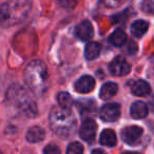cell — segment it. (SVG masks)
I'll return each instance as SVG.
<instances>
[{
    "label": "cell",
    "mask_w": 154,
    "mask_h": 154,
    "mask_svg": "<svg viewBox=\"0 0 154 154\" xmlns=\"http://www.w3.org/2000/svg\"><path fill=\"white\" fill-rule=\"evenodd\" d=\"M31 5V0H8L0 9L2 23L13 26L23 20L30 12Z\"/></svg>",
    "instance_id": "6da1fadb"
},
{
    "label": "cell",
    "mask_w": 154,
    "mask_h": 154,
    "mask_svg": "<svg viewBox=\"0 0 154 154\" xmlns=\"http://www.w3.org/2000/svg\"><path fill=\"white\" fill-rule=\"evenodd\" d=\"M48 78L47 66L40 60H33L24 70V80L28 87L36 94H41L45 90Z\"/></svg>",
    "instance_id": "7a4b0ae2"
},
{
    "label": "cell",
    "mask_w": 154,
    "mask_h": 154,
    "mask_svg": "<svg viewBox=\"0 0 154 154\" xmlns=\"http://www.w3.org/2000/svg\"><path fill=\"white\" fill-rule=\"evenodd\" d=\"M50 126L57 135L66 137L73 132L76 120L69 109L56 108L50 114Z\"/></svg>",
    "instance_id": "3957f363"
},
{
    "label": "cell",
    "mask_w": 154,
    "mask_h": 154,
    "mask_svg": "<svg viewBox=\"0 0 154 154\" xmlns=\"http://www.w3.org/2000/svg\"><path fill=\"white\" fill-rule=\"evenodd\" d=\"M8 100L21 110L26 116H34L37 112L36 103L31 99L29 94L20 87H13L8 91Z\"/></svg>",
    "instance_id": "277c9868"
},
{
    "label": "cell",
    "mask_w": 154,
    "mask_h": 154,
    "mask_svg": "<svg viewBox=\"0 0 154 154\" xmlns=\"http://www.w3.org/2000/svg\"><path fill=\"white\" fill-rule=\"evenodd\" d=\"M143 130L140 127L137 126H130L125 128L122 131V138L128 145H135L139 141Z\"/></svg>",
    "instance_id": "5b68a950"
},
{
    "label": "cell",
    "mask_w": 154,
    "mask_h": 154,
    "mask_svg": "<svg viewBox=\"0 0 154 154\" xmlns=\"http://www.w3.org/2000/svg\"><path fill=\"white\" fill-rule=\"evenodd\" d=\"M100 118L106 122H113L120 115V107L117 103H107L100 110Z\"/></svg>",
    "instance_id": "8992f818"
},
{
    "label": "cell",
    "mask_w": 154,
    "mask_h": 154,
    "mask_svg": "<svg viewBox=\"0 0 154 154\" xmlns=\"http://www.w3.org/2000/svg\"><path fill=\"white\" fill-rule=\"evenodd\" d=\"M131 66L122 57H116L109 64V71L114 76H124L129 74Z\"/></svg>",
    "instance_id": "52a82bcc"
},
{
    "label": "cell",
    "mask_w": 154,
    "mask_h": 154,
    "mask_svg": "<svg viewBox=\"0 0 154 154\" xmlns=\"http://www.w3.org/2000/svg\"><path fill=\"white\" fill-rule=\"evenodd\" d=\"M96 132H97L96 122L93 119L89 118V119H86L82 122V127H80V130H79V135L85 141L91 143V141L94 140Z\"/></svg>",
    "instance_id": "ba28073f"
},
{
    "label": "cell",
    "mask_w": 154,
    "mask_h": 154,
    "mask_svg": "<svg viewBox=\"0 0 154 154\" xmlns=\"http://www.w3.org/2000/svg\"><path fill=\"white\" fill-rule=\"evenodd\" d=\"M75 34L80 40H90L94 35V29L92 24L88 20H84L80 22L75 29Z\"/></svg>",
    "instance_id": "9c48e42d"
},
{
    "label": "cell",
    "mask_w": 154,
    "mask_h": 154,
    "mask_svg": "<svg viewBox=\"0 0 154 154\" xmlns=\"http://www.w3.org/2000/svg\"><path fill=\"white\" fill-rule=\"evenodd\" d=\"M95 87V80L92 76L85 75L75 82V90L78 93H90Z\"/></svg>",
    "instance_id": "30bf717a"
},
{
    "label": "cell",
    "mask_w": 154,
    "mask_h": 154,
    "mask_svg": "<svg viewBox=\"0 0 154 154\" xmlns=\"http://www.w3.org/2000/svg\"><path fill=\"white\" fill-rule=\"evenodd\" d=\"M149 112V108L146 103H143V101H135L132 106H131L130 113L131 116L135 119H141L145 118L148 115Z\"/></svg>",
    "instance_id": "8fae6325"
},
{
    "label": "cell",
    "mask_w": 154,
    "mask_h": 154,
    "mask_svg": "<svg viewBox=\"0 0 154 154\" xmlns=\"http://www.w3.org/2000/svg\"><path fill=\"white\" fill-rule=\"evenodd\" d=\"M131 91L135 96H146V95L150 94L151 88H150L149 84L146 82L145 80H136L131 86Z\"/></svg>",
    "instance_id": "7c38bea8"
},
{
    "label": "cell",
    "mask_w": 154,
    "mask_h": 154,
    "mask_svg": "<svg viewBox=\"0 0 154 154\" xmlns=\"http://www.w3.org/2000/svg\"><path fill=\"white\" fill-rule=\"evenodd\" d=\"M45 136V132L42 128L38 126L32 127V128L29 129V131L26 132V138L30 143H39L41 141Z\"/></svg>",
    "instance_id": "4fadbf2b"
},
{
    "label": "cell",
    "mask_w": 154,
    "mask_h": 154,
    "mask_svg": "<svg viewBox=\"0 0 154 154\" xmlns=\"http://www.w3.org/2000/svg\"><path fill=\"white\" fill-rule=\"evenodd\" d=\"M117 91L118 87L115 82H107V84H105L101 87L99 96H100V98L103 100H109L117 93Z\"/></svg>",
    "instance_id": "5bb4252c"
},
{
    "label": "cell",
    "mask_w": 154,
    "mask_h": 154,
    "mask_svg": "<svg viewBox=\"0 0 154 154\" xmlns=\"http://www.w3.org/2000/svg\"><path fill=\"white\" fill-rule=\"evenodd\" d=\"M101 145L107 146V147H114L117 143V137L113 130L110 129H106L101 132L100 138H99Z\"/></svg>",
    "instance_id": "9a60e30c"
},
{
    "label": "cell",
    "mask_w": 154,
    "mask_h": 154,
    "mask_svg": "<svg viewBox=\"0 0 154 154\" xmlns=\"http://www.w3.org/2000/svg\"><path fill=\"white\" fill-rule=\"evenodd\" d=\"M149 24L145 20H136L132 23L131 26V33L133 36L135 37H141L146 34V32L148 31Z\"/></svg>",
    "instance_id": "2e32d148"
},
{
    "label": "cell",
    "mask_w": 154,
    "mask_h": 154,
    "mask_svg": "<svg viewBox=\"0 0 154 154\" xmlns=\"http://www.w3.org/2000/svg\"><path fill=\"white\" fill-rule=\"evenodd\" d=\"M100 45L97 42L91 41L87 45L86 50H85V56L88 60H93L95 58H97L100 54Z\"/></svg>",
    "instance_id": "e0dca14e"
},
{
    "label": "cell",
    "mask_w": 154,
    "mask_h": 154,
    "mask_svg": "<svg viewBox=\"0 0 154 154\" xmlns=\"http://www.w3.org/2000/svg\"><path fill=\"white\" fill-rule=\"evenodd\" d=\"M110 42L115 47H120V45H125L127 41V35L122 30H116L112 33L110 36Z\"/></svg>",
    "instance_id": "ac0fdd59"
},
{
    "label": "cell",
    "mask_w": 154,
    "mask_h": 154,
    "mask_svg": "<svg viewBox=\"0 0 154 154\" xmlns=\"http://www.w3.org/2000/svg\"><path fill=\"white\" fill-rule=\"evenodd\" d=\"M57 101L59 103L60 108H63V109H69L72 107L73 105V99L71 97L70 94H68L66 92H60L57 95Z\"/></svg>",
    "instance_id": "d6986e66"
},
{
    "label": "cell",
    "mask_w": 154,
    "mask_h": 154,
    "mask_svg": "<svg viewBox=\"0 0 154 154\" xmlns=\"http://www.w3.org/2000/svg\"><path fill=\"white\" fill-rule=\"evenodd\" d=\"M80 106V114L82 116H87L88 114H94L95 112V103L91 101L90 99H86L85 101H82Z\"/></svg>",
    "instance_id": "ffe728a7"
},
{
    "label": "cell",
    "mask_w": 154,
    "mask_h": 154,
    "mask_svg": "<svg viewBox=\"0 0 154 154\" xmlns=\"http://www.w3.org/2000/svg\"><path fill=\"white\" fill-rule=\"evenodd\" d=\"M66 154H84V147L77 141L71 143L66 150Z\"/></svg>",
    "instance_id": "44dd1931"
},
{
    "label": "cell",
    "mask_w": 154,
    "mask_h": 154,
    "mask_svg": "<svg viewBox=\"0 0 154 154\" xmlns=\"http://www.w3.org/2000/svg\"><path fill=\"white\" fill-rule=\"evenodd\" d=\"M100 2L103 3V5H105L106 8L115 9V8H118L122 5H124V3L126 2V0H100Z\"/></svg>",
    "instance_id": "7402d4cb"
},
{
    "label": "cell",
    "mask_w": 154,
    "mask_h": 154,
    "mask_svg": "<svg viewBox=\"0 0 154 154\" xmlns=\"http://www.w3.org/2000/svg\"><path fill=\"white\" fill-rule=\"evenodd\" d=\"M141 9L146 13L154 14V0H143V5H141Z\"/></svg>",
    "instance_id": "603a6c76"
},
{
    "label": "cell",
    "mask_w": 154,
    "mask_h": 154,
    "mask_svg": "<svg viewBox=\"0 0 154 154\" xmlns=\"http://www.w3.org/2000/svg\"><path fill=\"white\" fill-rule=\"evenodd\" d=\"M43 154H61V152L56 145H48L43 150Z\"/></svg>",
    "instance_id": "cb8c5ba5"
},
{
    "label": "cell",
    "mask_w": 154,
    "mask_h": 154,
    "mask_svg": "<svg viewBox=\"0 0 154 154\" xmlns=\"http://www.w3.org/2000/svg\"><path fill=\"white\" fill-rule=\"evenodd\" d=\"M125 51H126V53L130 54V55H133V54H135L137 51V45L134 42V41L130 40L128 43H127L126 48H125Z\"/></svg>",
    "instance_id": "d4e9b609"
},
{
    "label": "cell",
    "mask_w": 154,
    "mask_h": 154,
    "mask_svg": "<svg viewBox=\"0 0 154 154\" xmlns=\"http://www.w3.org/2000/svg\"><path fill=\"white\" fill-rule=\"evenodd\" d=\"M149 109L154 113V95L151 97V99L149 100Z\"/></svg>",
    "instance_id": "484cf974"
},
{
    "label": "cell",
    "mask_w": 154,
    "mask_h": 154,
    "mask_svg": "<svg viewBox=\"0 0 154 154\" xmlns=\"http://www.w3.org/2000/svg\"><path fill=\"white\" fill-rule=\"evenodd\" d=\"M91 154H107V153L101 149H95V150H93V152Z\"/></svg>",
    "instance_id": "4316f807"
},
{
    "label": "cell",
    "mask_w": 154,
    "mask_h": 154,
    "mask_svg": "<svg viewBox=\"0 0 154 154\" xmlns=\"http://www.w3.org/2000/svg\"><path fill=\"white\" fill-rule=\"evenodd\" d=\"M60 2L63 3V5H70V2H73V3H74V2H75V0H60Z\"/></svg>",
    "instance_id": "83f0119b"
},
{
    "label": "cell",
    "mask_w": 154,
    "mask_h": 154,
    "mask_svg": "<svg viewBox=\"0 0 154 154\" xmlns=\"http://www.w3.org/2000/svg\"><path fill=\"white\" fill-rule=\"evenodd\" d=\"M122 154H139V153H137V152H125Z\"/></svg>",
    "instance_id": "f1b7e54d"
}]
</instances>
